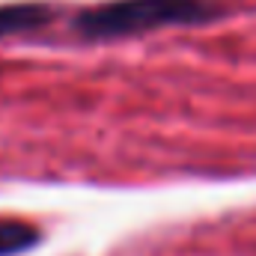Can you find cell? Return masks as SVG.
I'll return each instance as SVG.
<instances>
[{
  "label": "cell",
  "instance_id": "3",
  "mask_svg": "<svg viewBox=\"0 0 256 256\" xmlns=\"http://www.w3.org/2000/svg\"><path fill=\"white\" fill-rule=\"evenodd\" d=\"M42 242L39 226L15 220V218H0V256H18L33 250Z\"/></svg>",
  "mask_w": 256,
  "mask_h": 256
},
{
  "label": "cell",
  "instance_id": "1",
  "mask_svg": "<svg viewBox=\"0 0 256 256\" xmlns=\"http://www.w3.org/2000/svg\"><path fill=\"white\" fill-rule=\"evenodd\" d=\"M218 0H108L80 9L72 30L86 42H114L164 27H196L220 18Z\"/></svg>",
  "mask_w": 256,
  "mask_h": 256
},
{
  "label": "cell",
  "instance_id": "2",
  "mask_svg": "<svg viewBox=\"0 0 256 256\" xmlns=\"http://www.w3.org/2000/svg\"><path fill=\"white\" fill-rule=\"evenodd\" d=\"M54 21V9L48 3H3L0 6V39H12V36H24V33H36L42 27H48Z\"/></svg>",
  "mask_w": 256,
  "mask_h": 256
}]
</instances>
